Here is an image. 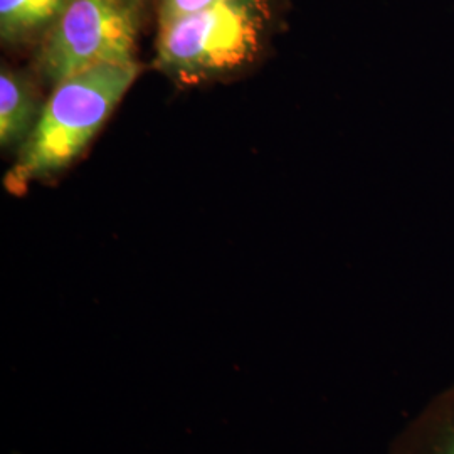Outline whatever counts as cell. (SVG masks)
<instances>
[{"instance_id":"1","label":"cell","mask_w":454,"mask_h":454,"mask_svg":"<svg viewBox=\"0 0 454 454\" xmlns=\"http://www.w3.org/2000/svg\"><path fill=\"white\" fill-rule=\"evenodd\" d=\"M140 66L103 65L54 86L31 137L22 145L5 187L22 194L35 180L48 179L74 162L127 95Z\"/></svg>"},{"instance_id":"2","label":"cell","mask_w":454,"mask_h":454,"mask_svg":"<svg viewBox=\"0 0 454 454\" xmlns=\"http://www.w3.org/2000/svg\"><path fill=\"white\" fill-rule=\"evenodd\" d=\"M283 0H219L159 24L155 65L179 82H207L256 61L281 20Z\"/></svg>"},{"instance_id":"3","label":"cell","mask_w":454,"mask_h":454,"mask_svg":"<svg viewBox=\"0 0 454 454\" xmlns=\"http://www.w3.org/2000/svg\"><path fill=\"white\" fill-rule=\"evenodd\" d=\"M142 12L138 0H69L39 43V73L56 86L97 66L137 63Z\"/></svg>"},{"instance_id":"4","label":"cell","mask_w":454,"mask_h":454,"mask_svg":"<svg viewBox=\"0 0 454 454\" xmlns=\"http://www.w3.org/2000/svg\"><path fill=\"white\" fill-rule=\"evenodd\" d=\"M389 454H454V382L409 419L392 441Z\"/></svg>"},{"instance_id":"5","label":"cell","mask_w":454,"mask_h":454,"mask_svg":"<svg viewBox=\"0 0 454 454\" xmlns=\"http://www.w3.org/2000/svg\"><path fill=\"white\" fill-rule=\"evenodd\" d=\"M31 80L9 66L0 73V145H24L43 112Z\"/></svg>"},{"instance_id":"6","label":"cell","mask_w":454,"mask_h":454,"mask_svg":"<svg viewBox=\"0 0 454 454\" xmlns=\"http://www.w3.org/2000/svg\"><path fill=\"white\" fill-rule=\"evenodd\" d=\"M69 0H0V39L7 48L37 44Z\"/></svg>"},{"instance_id":"7","label":"cell","mask_w":454,"mask_h":454,"mask_svg":"<svg viewBox=\"0 0 454 454\" xmlns=\"http://www.w3.org/2000/svg\"><path fill=\"white\" fill-rule=\"evenodd\" d=\"M217 2L219 0H159V24L192 16Z\"/></svg>"},{"instance_id":"8","label":"cell","mask_w":454,"mask_h":454,"mask_svg":"<svg viewBox=\"0 0 454 454\" xmlns=\"http://www.w3.org/2000/svg\"><path fill=\"white\" fill-rule=\"evenodd\" d=\"M138 2H140V4H142V5H144V7H145V4H146V2H148V0H138Z\"/></svg>"}]
</instances>
